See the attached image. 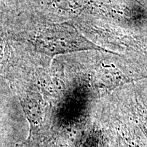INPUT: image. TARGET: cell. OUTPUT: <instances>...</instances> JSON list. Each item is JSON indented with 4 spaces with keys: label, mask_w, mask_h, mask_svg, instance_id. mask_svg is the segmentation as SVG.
I'll return each mask as SVG.
<instances>
[{
    "label": "cell",
    "mask_w": 147,
    "mask_h": 147,
    "mask_svg": "<svg viewBox=\"0 0 147 147\" xmlns=\"http://www.w3.org/2000/svg\"><path fill=\"white\" fill-rule=\"evenodd\" d=\"M35 47L38 52L50 57L85 50L108 52L92 43L73 25L68 23L53 25L43 29L36 37Z\"/></svg>",
    "instance_id": "6da1fadb"
}]
</instances>
